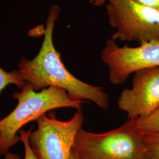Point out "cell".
Masks as SVG:
<instances>
[{
  "instance_id": "obj_1",
  "label": "cell",
  "mask_w": 159,
  "mask_h": 159,
  "mask_svg": "<svg viewBox=\"0 0 159 159\" xmlns=\"http://www.w3.org/2000/svg\"><path fill=\"white\" fill-rule=\"evenodd\" d=\"M61 10L58 5L51 6L40 51L32 60L23 57L18 63V71L34 91L56 86L67 91L74 100L91 101L98 107L107 110L110 98L102 87L86 83L71 74L54 46L53 33Z\"/></svg>"
},
{
  "instance_id": "obj_2",
  "label": "cell",
  "mask_w": 159,
  "mask_h": 159,
  "mask_svg": "<svg viewBox=\"0 0 159 159\" xmlns=\"http://www.w3.org/2000/svg\"><path fill=\"white\" fill-rule=\"evenodd\" d=\"M18 100L17 107L0 120V154H6L20 141L17 133L23 126L37 120L47 112L63 107L81 110L83 101L72 98L64 89L50 86L36 92L27 83L20 92L13 94Z\"/></svg>"
},
{
  "instance_id": "obj_3",
  "label": "cell",
  "mask_w": 159,
  "mask_h": 159,
  "mask_svg": "<svg viewBox=\"0 0 159 159\" xmlns=\"http://www.w3.org/2000/svg\"><path fill=\"white\" fill-rule=\"evenodd\" d=\"M138 118L103 133L81 129L73 150L80 159H144V133L137 126Z\"/></svg>"
},
{
  "instance_id": "obj_4",
  "label": "cell",
  "mask_w": 159,
  "mask_h": 159,
  "mask_svg": "<svg viewBox=\"0 0 159 159\" xmlns=\"http://www.w3.org/2000/svg\"><path fill=\"white\" fill-rule=\"evenodd\" d=\"M105 4L108 23L115 30L112 40L139 45L159 41V10L135 0H106Z\"/></svg>"
},
{
  "instance_id": "obj_5",
  "label": "cell",
  "mask_w": 159,
  "mask_h": 159,
  "mask_svg": "<svg viewBox=\"0 0 159 159\" xmlns=\"http://www.w3.org/2000/svg\"><path fill=\"white\" fill-rule=\"evenodd\" d=\"M84 116L77 110L68 121L56 119L54 113L37 120L38 127L31 131L29 141L38 159H70L78 131L84 123Z\"/></svg>"
},
{
  "instance_id": "obj_6",
  "label": "cell",
  "mask_w": 159,
  "mask_h": 159,
  "mask_svg": "<svg viewBox=\"0 0 159 159\" xmlns=\"http://www.w3.org/2000/svg\"><path fill=\"white\" fill-rule=\"evenodd\" d=\"M100 57L108 67L110 82L120 85L138 70L159 66V41H154L136 47H120L110 39L106 41Z\"/></svg>"
},
{
  "instance_id": "obj_7",
  "label": "cell",
  "mask_w": 159,
  "mask_h": 159,
  "mask_svg": "<svg viewBox=\"0 0 159 159\" xmlns=\"http://www.w3.org/2000/svg\"><path fill=\"white\" fill-rule=\"evenodd\" d=\"M118 107L129 120L148 116L159 106V66L143 68L134 73L131 89L120 93Z\"/></svg>"
},
{
  "instance_id": "obj_8",
  "label": "cell",
  "mask_w": 159,
  "mask_h": 159,
  "mask_svg": "<svg viewBox=\"0 0 159 159\" xmlns=\"http://www.w3.org/2000/svg\"><path fill=\"white\" fill-rule=\"evenodd\" d=\"M144 136L145 143L144 159H159V133L146 132L144 133Z\"/></svg>"
},
{
  "instance_id": "obj_9",
  "label": "cell",
  "mask_w": 159,
  "mask_h": 159,
  "mask_svg": "<svg viewBox=\"0 0 159 159\" xmlns=\"http://www.w3.org/2000/svg\"><path fill=\"white\" fill-rule=\"evenodd\" d=\"M137 126L144 133H159V106L148 116L138 118Z\"/></svg>"
},
{
  "instance_id": "obj_10",
  "label": "cell",
  "mask_w": 159,
  "mask_h": 159,
  "mask_svg": "<svg viewBox=\"0 0 159 159\" xmlns=\"http://www.w3.org/2000/svg\"><path fill=\"white\" fill-rule=\"evenodd\" d=\"M11 84L17 85L21 90L26 83L18 70L8 72L0 67V94L7 85Z\"/></svg>"
},
{
  "instance_id": "obj_11",
  "label": "cell",
  "mask_w": 159,
  "mask_h": 159,
  "mask_svg": "<svg viewBox=\"0 0 159 159\" xmlns=\"http://www.w3.org/2000/svg\"><path fill=\"white\" fill-rule=\"evenodd\" d=\"M31 127L29 130L25 131L24 130H20V140L22 141L25 148V156L23 159H38L34 154L30 144L29 137L31 131H32ZM5 159H21L20 157L16 154L11 153L7 152L5 154Z\"/></svg>"
},
{
  "instance_id": "obj_12",
  "label": "cell",
  "mask_w": 159,
  "mask_h": 159,
  "mask_svg": "<svg viewBox=\"0 0 159 159\" xmlns=\"http://www.w3.org/2000/svg\"><path fill=\"white\" fill-rule=\"evenodd\" d=\"M137 2L159 10V0H135Z\"/></svg>"
},
{
  "instance_id": "obj_13",
  "label": "cell",
  "mask_w": 159,
  "mask_h": 159,
  "mask_svg": "<svg viewBox=\"0 0 159 159\" xmlns=\"http://www.w3.org/2000/svg\"><path fill=\"white\" fill-rule=\"evenodd\" d=\"M88 1L91 5L96 6V7L103 6L106 2V0H88Z\"/></svg>"
},
{
  "instance_id": "obj_14",
  "label": "cell",
  "mask_w": 159,
  "mask_h": 159,
  "mask_svg": "<svg viewBox=\"0 0 159 159\" xmlns=\"http://www.w3.org/2000/svg\"><path fill=\"white\" fill-rule=\"evenodd\" d=\"M70 159H80L77 156V154H76V153L75 152L73 148L72 150V152H71V156H70Z\"/></svg>"
},
{
  "instance_id": "obj_15",
  "label": "cell",
  "mask_w": 159,
  "mask_h": 159,
  "mask_svg": "<svg viewBox=\"0 0 159 159\" xmlns=\"http://www.w3.org/2000/svg\"></svg>"
}]
</instances>
